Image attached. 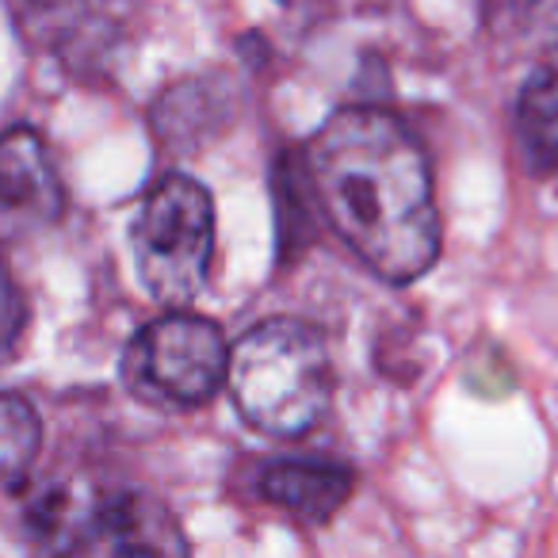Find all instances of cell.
<instances>
[{"mask_svg": "<svg viewBox=\"0 0 558 558\" xmlns=\"http://www.w3.org/2000/svg\"><path fill=\"white\" fill-rule=\"evenodd\" d=\"M24 326H27V303H24V295H20L12 271L0 260V360H9L12 352H16L20 337H24Z\"/></svg>", "mask_w": 558, "mask_h": 558, "instance_id": "cell-11", "label": "cell"}, {"mask_svg": "<svg viewBox=\"0 0 558 558\" xmlns=\"http://www.w3.org/2000/svg\"><path fill=\"white\" fill-rule=\"evenodd\" d=\"M146 291L169 311H184L207 283L215 253V203L192 177H165L142 203L131 230Z\"/></svg>", "mask_w": 558, "mask_h": 558, "instance_id": "cell-4", "label": "cell"}, {"mask_svg": "<svg viewBox=\"0 0 558 558\" xmlns=\"http://www.w3.org/2000/svg\"><path fill=\"white\" fill-rule=\"evenodd\" d=\"M517 142L527 169L558 172V65L539 70L520 88Z\"/></svg>", "mask_w": 558, "mask_h": 558, "instance_id": "cell-8", "label": "cell"}, {"mask_svg": "<svg viewBox=\"0 0 558 558\" xmlns=\"http://www.w3.org/2000/svg\"><path fill=\"white\" fill-rule=\"evenodd\" d=\"M43 444L39 413L27 398L0 395V489L16 486Z\"/></svg>", "mask_w": 558, "mask_h": 558, "instance_id": "cell-9", "label": "cell"}, {"mask_svg": "<svg viewBox=\"0 0 558 558\" xmlns=\"http://www.w3.org/2000/svg\"><path fill=\"white\" fill-rule=\"evenodd\" d=\"M520 35L535 50L558 58V0H509Z\"/></svg>", "mask_w": 558, "mask_h": 558, "instance_id": "cell-10", "label": "cell"}, {"mask_svg": "<svg viewBox=\"0 0 558 558\" xmlns=\"http://www.w3.org/2000/svg\"><path fill=\"white\" fill-rule=\"evenodd\" d=\"M238 413L268 436H303L333 402V360L326 333L303 318H268L230 349Z\"/></svg>", "mask_w": 558, "mask_h": 558, "instance_id": "cell-2", "label": "cell"}, {"mask_svg": "<svg viewBox=\"0 0 558 558\" xmlns=\"http://www.w3.org/2000/svg\"><path fill=\"white\" fill-rule=\"evenodd\" d=\"M123 372L134 395L149 405L195 410L210 402L230 375V344L215 322L177 311L134 337Z\"/></svg>", "mask_w": 558, "mask_h": 558, "instance_id": "cell-5", "label": "cell"}, {"mask_svg": "<svg viewBox=\"0 0 558 558\" xmlns=\"http://www.w3.org/2000/svg\"><path fill=\"white\" fill-rule=\"evenodd\" d=\"M62 180L39 131L0 134V238H24L62 218Z\"/></svg>", "mask_w": 558, "mask_h": 558, "instance_id": "cell-6", "label": "cell"}, {"mask_svg": "<svg viewBox=\"0 0 558 558\" xmlns=\"http://www.w3.org/2000/svg\"><path fill=\"white\" fill-rule=\"evenodd\" d=\"M306 184L337 238L387 283H413L440 256L425 149L379 108H341L306 146Z\"/></svg>", "mask_w": 558, "mask_h": 558, "instance_id": "cell-1", "label": "cell"}, {"mask_svg": "<svg viewBox=\"0 0 558 558\" xmlns=\"http://www.w3.org/2000/svg\"><path fill=\"white\" fill-rule=\"evenodd\" d=\"M32 535L70 555H180L187 550L172 512L142 489L50 486L27 512Z\"/></svg>", "mask_w": 558, "mask_h": 558, "instance_id": "cell-3", "label": "cell"}, {"mask_svg": "<svg viewBox=\"0 0 558 558\" xmlns=\"http://www.w3.org/2000/svg\"><path fill=\"white\" fill-rule=\"evenodd\" d=\"M352 486H356L352 471L333 459H279L260 474V494L311 524H326L333 512H341Z\"/></svg>", "mask_w": 558, "mask_h": 558, "instance_id": "cell-7", "label": "cell"}, {"mask_svg": "<svg viewBox=\"0 0 558 558\" xmlns=\"http://www.w3.org/2000/svg\"><path fill=\"white\" fill-rule=\"evenodd\" d=\"M24 4L35 12H58V9H70V4H81V0H24Z\"/></svg>", "mask_w": 558, "mask_h": 558, "instance_id": "cell-12", "label": "cell"}]
</instances>
